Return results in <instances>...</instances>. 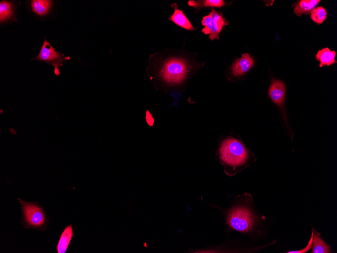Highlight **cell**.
Listing matches in <instances>:
<instances>
[{
	"label": "cell",
	"instance_id": "1",
	"mask_svg": "<svg viewBox=\"0 0 337 253\" xmlns=\"http://www.w3.org/2000/svg\"><path fill=\"white\" fill-rule=\"evenodd\" d=\"M189 68L186 62L179 58L166 61L158 70V76L168 86L179 85L186 79Z\"/></svg>",
	"mask_w": 337,
	"mask_h": 253
},
{
	"label": "cell",
	"instance_id": "13",
	"mask_svg": "<svg viewBox=\"0 0 337 253\" xmlns=\"http://www.w3.org/2000/svg\"><path fill=\"white\" fill-rule=\"evenodd\" d=\"M320 1V0H302L295 7L294 13L297 16L310 13Z\"/></svg>",
	"mask_w": 337,
	"mask_h": 253
},
{
	"label": "cell",
	"instance_id": "7",
	"mask_svg": "<svg viewBox=\"0 0 337 253\" xmlns=\"http://www.w3.org/2000/svg\"><path fill=\"white\" fill-rule=\"evenodd\" d=\"M269 95L277 105L282 106L286 95V87L284 82L281 80H274L269 89Z\"/></svg>",
	"mask_w": 337,
	"mask_h": 253
},
{
	"label": "cell",
	"instance_id": "11",
	"mask_svg": "<svg viewBox=\"0 0 337 253\" xmlns=\"http://www.w3.org/2000/svg\"><path fill=\"white\" fill-rule=\"evenodd\" d=\"M335 57L336 52L326 48L318 51L316 59L320 62V67H322L325 65L330 66L336 63Z\"/></svg>",
	"mask_w": 337,
	"mask_h": 253
},
{
	"label": "cell",
	"instance_id": "6",
	"mask_svg": "<svg viewBox=\"0 0 337 253\" xmlns=\"http://www.w3.org/2000/svg\"><path fill=\"white\" fill-rule=\"evenodd\" d=\"M202 23L205 26L202 32L209 35L211 40H218L223 28L228 24L222 14H219L215 9H212L209 15L203 17Z\"/></svg>",
	"mask_w": 337,
	"mask_h": 253
},
{
	"label": "cell",
	"instance_id": "3",
	"mask_svg": "<svg viewBox=\"0 0 337 253\" xmlns=\"http://www.w3.org/2000/svg\"><path fill=\"white\" fill-rule=\"evenodd\" d=\"M18 200L26 227L35 229H46L47 219L43 208L37 203L27 202L20 199Z\"/></svg>",
	"mask_w": 337,
	"mask_h": 253
},
{
	"label": "cell",
	"instance_id": "14",
	"mask_svg": "<svg viewBox=\"0 0 337 253\" xmlns=\"http://www.w3.org/2000/svg\"><path fill=\"white\" fill-rule=\"evenodd\" d=\"M14 12V6L11 2L6 1L0 2V22L1 23L11 19Z\"/></svg>",
	"mask_w": 337,
	"mask_h": 253
},
{
	"label": "cell",
	"instance_id": "4",
	"mask_svg": "<svg viewBox=\"0 0 337 253\" xmlns=\"http://www.w3.org/2000/svg\"><path fill=\"white\" fill-rule=\"evenodd\" d=\"M252 212L245 207H237L228 213L227 222L232 229L241 232L249 231L254 225Z\"/></svg>",
	"mask_w": 337,
	"mask_h": 253
},
{
	"label": "cell",
	"instance_id": "17",
	"mask_svg": "<svg viewBox=\"0 0 337 253\" xmlns=\"http://www.w3.org/2000/svg\"><path fill=\"white\" fill-rule=\"evenodd\" d=\"M311 13L312 19L318 24L323 23L327 17V11L322 7L314 8Z\"/></svg>",
	"mask_w": 337,
	"mask_h": 253
},
{
	"label": "cell",
	"instance_id": "16",
	"mask_svg": "<svg viewBox=\"0 0 337 253\" xmlns=\"http://www.w3.org/2000/svg\"><path fill=\"white\" fill-rule=\"evenodd\" d=\"M188 4L190 6L194 7H223L225 3L222 0H206L203 1H190Z\"/></svg>",
	"mask_w": 337,
	"mask_h": 253
},
{
	"label": "cell",
	"instance_id": "5",
	"mask_svg": "<svg viewBox=\"0 0 337 253\" xmlns=\"http://www.w3.org/2000/svg\"><path fill=\"white\" fill-rule=\"evenodd\" d=\"M70 60L69 57H66L64 54L56 51L49 41L45 39L39 55L36 59L32 60L44 62L51 65L54 68L55 75L59 76L60 74L59 67L63 65L64 62Z\"/></svg>",
	"mask_w": 337,
	"mask_h": 253
},
{
	"label": "cell",
	"instance_id": "8",
	"mask_svg": "<svg viewBox=\"0 0 337 253\" xmlns=\"http://www.w3.org/2000/svg\"><path fill=\"white\" fill-rule=\"evenodd\" d=\"M254 60L248 53L243 54L242 57L236 61L232 69V74L239 76L247 72L254 65Z\"/></svg>",
	"mask_w": 337,
	"mask_h": 253
},
{
	"label": "cell",
	"instance_id": "2",
	"mask_svg": "<svg viewBox=\"0 0 337 253\" xmlns=\"http://www.w3.org/2000/svg\"><path fill=\"white\" fill-rule=\"evenodd\" d=\"M220 155L224 163L233 167L243 165L248 158L247 152L243 144L231 138L225 140L222 143Z\"/></svg>",
	"mask_w": 337,
	"mask_h": 253
},
{
	"label": "cell",
	"instance_id": "15",
	"mask_svg": "<svg viewBox=\"0 0 337 253\" xmlns=\"http://www.w3.org/2000/svg\"><path fill=\"white\" fill-rule=\"evenodd\" d=\"M314 248L313 253H328L331 252L330 247L320 238L319 234L313 233Z\"/></svg>",
	"mask_w": 337,
	"mask_h": 253
},
{
	"label": "cell",
	"instance_id": "12",
	"mask_svg": "<svg viewBox=\"0 0 337 253\" xmlns=\"http://www.w3.org/2000/svg\"><path fill=\"white\" fill-rule=\"evenodd\" d=\"M53 2L47 0H33L31 1V7L35 14L40 16H44L49 13Z\"/></svg>",
	"mask_w": 337,
	"mask_h": 253
},
{
	"label": "cell",
	"instance_id": "9",
	"mask_svg": "<svg viewBox=\"0 0 337 253\" xmlns=\"http://www.w3.org/2000/svg\"><path fill=\"white\" fill-rule=\"evenodd\" d=\"M171 7L174 8V12L172 15L170 17L169 20L185 30L189 31L194 30V28L183 11L179 10L177 4L176 3L173 4L171 5Z\"/></svg>",
	"mask_w": 337,
	"mask_h": 253
},
{
	"label": "cell",
	"instance_id": "10",
	"mask_svg": "<svg viewBox=\"0 0 337 253\" xmlns=\"http://www.w3.org/2000/svg\"><path fill=\"white\" fill-rule=\"evenodd\" d=\"M73 235V227L71 224L65 228L61 235L58 245L56 247L58 253L66 252Z\"/></svg>",
	"mask_w": 337,
	"mask_h": 253
}]
</instances>
